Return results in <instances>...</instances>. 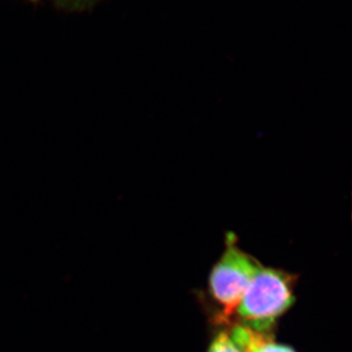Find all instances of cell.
I'll return each mask as SVG.
<instances>
[{
    "label": "cell",
    "instance_id": "7a4b0ae2",
    "mask_svg": "<svg viewBox=\"0 0 352 352\" xmlns=\"http://www.w3.org/2000/svg\"><path fill=\"white\" fill-rule=\"evenodd\" d=\"M227 243L226 252L210 272L208 283L214 300L229 315L235 311L245 289L263 265L241 251L234 242L228 240Z\"/></svg>",
    "mask_w": 352,
    "mask_h": 352
},
{
    "label": "cell",
    "instance_id": "6da1fadb",
    "mask_svg": "<svg viewBox=\"0 0 352 352\" xmlns=\"http://www.w3.org/2000/svg\"><path fill=\"white\" fill-rule=\"evenodd\" d=\"M294 282L289 273L261 266L236 307L239 325L259 333L270 330L295 302Z\"/></svg>",
    "mask_w": 352,
    "mask_h": 352
},
{
    "label": "cell",
    "instance_id": "3957f363",
    "mask_svg": "<svg viewBox=\"0 0 352 352\" xmlns=\"http://www.w3.org/2000/svg\"><path fill=\"white\" fill-rule=\"evenodd\" d=\"M229 335L241 352H296L292 347L273 342L266 333L239 324L234 326Z\"/></svg>",
    "mask_w": 352,
    "mask_h": 352
},
{
    "label": "cell",
    "instance_id": "277c9868",
    "mask_svg": "<svg viewBox=\"0 0 352 352\" xmlns=\"http://www.w3.org/2000/svg\"><path fill=\"white\" fill-rule=\"evenodd\" d=\"M207 352H241L231 340L229 332L221 331L210 342Z\"/></svg>",
    "mask_w": 352,
    "mask_h": 352
}]
</instances>
